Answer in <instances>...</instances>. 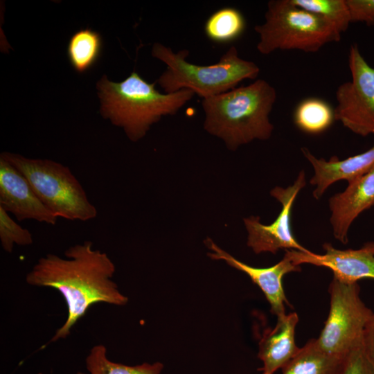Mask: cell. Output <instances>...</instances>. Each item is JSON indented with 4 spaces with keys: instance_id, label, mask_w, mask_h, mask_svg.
<instances>
[{
    "instance_id": "obj_1",
    "label": "cell",
    "mask_w": 374,
    "mask_h": 374,
    "mask_svg": "<svg viewBox=\"0 0 374 374\" xmlns=\"http://www.w3.org/2000/svg\"><path fill=\"white\" fill-rule=\"evenodd\" d=\"M65 258L53 253L40 258L26 274L28 284L58 291L66 301L67 317L51 339L66 338L91 306L98 303L125 305L128 298L112 279L116 267L108 255L84 241L69 247Z\"/></svg>"
},
{
    "instance_id": "obj_2",
    "label": "cell",
    "mask_w": 374,
    "mask_h": 374,
    "mask_svg": "<svg viewBox=\"0 0 374 374\" xmlns=\"http://www.w3.org/2000/svg\"><path fill=\"white\" fill-rule=\"evenodd\" d=\"M277 98L268 82L258 79L247 86L204 98V129L221 138L231 150L255 139L271 137L269 114Z\"/></svg>"
},
{
    "instance_id": "obj_3",
    "label": "cell",
    "mask_w": 374,
    "mask_h": 374,
    "mask_svg": "<svg viewBox=\"0 0 374 374\" xmlns=\"http://www.w3.org/2000/svg\"><path fill=\"white\" fill-rule=\"evenodd\" d=\"M98 89L102 115L123 127L133 141L143 138L162 116L176 114L195 94L190 89L161 93L155 89V82L148 83L136 71L121 82L104 75Z\"/></svg>"
},
{
    "instance_id": "obj_4",
    "label": "cell",
    "mask_w": 374,
    "mask_h": 374,
    "mask_svg": "<svg viewBox=\"0 0 374 374\" xmlns=\"http://www.w3.org/2000/svg\"><path fill=\"white\" fill-rule=\"evenodd\" d=\"M188 54L186 49L175 53L170 47L154 44L152 56L167 66L157 80L166 93L190 89L204 99L230 91L245 79H256L260 72L255 62L238 55L234 46L211 65L190 63L186 60Z\"/></svg>"
},
{
    "instance_id": "obj_5",
    "label": "cell",
    "mask_w": 374,
    "mask_h": 374,
    "mask_svg": "<svg viewBox=\"0 0 374 374\" xmlns=\"http://www.w3.org/2000/svg\"><path fill=\"white\" fill-rule=\"evenodd\" d=\"M259 35L257 50L268 55L277 50L316 53L328 43L341 39V34L318 15L291 0L267 3L265 22L255 26Z\"/></svg>"
},
{
    "instance_id": "obj_6",
    "label": "cell",
    "mask_w": 374,
    "mask_h": 374,
    "mask_svg": "<svg viewBox=\"0 0 374 374\" xmlns=\"http://www.w3.org/2000/svg\"><path fill=\"white\" fill-rule=\"evenodd\" d=\"M6 159L28 180L43 204L57 217L88 221L97 216L96 206L71 170L58 162L2 152Z\"/></svg>"
},
{
    "instance_id": "obj_7",
    "label": "cell",
    "mask_w": 374,
    "mask_h": 374,
    "mask_svg": "<svg viewBox=\"0 0 374 374\" xmlns=\"http://www.w3.org/2000/svg\"><path fill=\"white\" fill-rule=\"evenodd\" d=\"M328 291L329 314L316 340L324 352L344 357L361 344L364 329L374 312L362 301L357 283L347 284L333 278Z\"/></svg>"
},
{
    "instance_id": "obj_8",
    "label": "cell",
    "mask_w": 374,
    "mask_h": 374,
    "mask_svg": "<svg viewBox=\"0 0 374 374\" xmlns=\"http://www.w3.org/2000/svg\"><path fill=\"white\" fill-rule=\"evenodd\" d=\"M348 66L351 80L340 84L336 91L335 119L361 136L374 134V68L357 44L350 47Z\"/></svg>"
},
{
    "instance_id": "obj_9",
    "label": "cell",
    "mask_w": 374,
    "mask_h": 374,
    "mask_svg": "<svg viewBox=\"0 0 374 374\" xmlns=\"http://www.w3.org/2000/svg\"><path fill=\"white\" fill-rule=\"evenodd\" d=\"M305 184V174L301 170L292 185L287 188L276 186L271 190V195L282 205L278 216L271 224H262L259 217L252 216L244 220L248 233L247 245L254 253L275 254L283 249L308 250L296 240L291 229L292 208L296 196Z\"/></svg>"
},
{
    "instance_id": "obj_10",
    "label": "cell",
    "mask_w": 374,
    "mask_h": 374,
    "mask_svg": "<svg viewBox=\"0 0 374 374\" xmlns=\"http://www.w3.org/2000/svg\"><path fill=\"white\" fill-rule=\"evenodd\" d=\"M323 254L308 250H285L289 258L296 265L310 264L325 267L333 272V278L347 284L356 283L362 278L374 279V242L365 243L357 249L340 250L330 243L323 245Z\"/></svg>"
},
{
    "instance_id": "obj_11",
    "label": "cell",
    "mask_w": 374,
    "mask_h": 374,
    "mask_svg": "<svg viewBox=\"0 0 374 374\" xmlns=\"http://www.w3.org/2000/svg\"><path fill=\"white\" fill-rule=\"evenodd\" d=\"M0 206L22 222L33 220L51 225L57 217L43 204L26 178L0 157Z\"/></svg>"
},
{
    "instance_id": "obj_12",
    "label": "cell",
    "mask_w": 374,
    "mask_h": 374,
    "mask_svg": "<svg viewBox=\"0 0 374 374\" xmlns=\"http://www.w3.org/2000/svg\"><path fill=\"white\" fill-rule=\"evenodd\" d=\"M206 244L212 251L208 256L215 260H223L230 266L247 274L264 293L268 301L271 312L277 317L286 314L285 304L289 303L283 287V278L290 272L300 271V265H295L286 255L276 265L266 268L248 265L222 250L211 240ZM289 305V304H288Z\"/></svg>"
},
{
    "instance_id": "obj_13",
    "label": "cell",
    "mask_w": 374,
    "mask_h": 374,
    "mask_svg": "<svg viewBox=\"0 0 374 374\" xmlns=\"http://www.w3.org/2000/svg\"><path fill=\"white\" fill-rule=\"evenodd\" d=\"M374 206V170L348 182L347 188L329 199L330 222L335 238L346 244L351 224Z\"/></svg>"
},
{
    "instance_id": "obj_14",
    "label": "cell",
    "mask_w": 374,
    "mask_h": 374,
    "mask_svg": "<svg viewBox=\"0 0 374 374\" xmlns=\"http://www.w3.org/2000/svg\"><path fill=\"white\" fill-rule=\"evenodd\" d=\"M301 151L314 169V174L310 182L315 186L313 196L317 199L335 182L342 179L349 182L374 170V145L368 150L344 160L337 157H332L328 161L317 158L306 148H302Z\"/></svg>"
},
{
    "instance_id": "obj_15",
    "label": "cell",
    "mask_w": 374,
    "mask_h": 374,
    "mask_svg": "<svg viewBox=\"0 0 374 374\" xmlns=\"http://www.w3.org/2000/svg\"><path fill=\"white\" fill-rule=\"evenodd\" d=\"M299 322L296 312L277 317L275 327L265 331L259 341L258 357L262 362V374H274L284 368L300 350L295 341Z\"/></svg>"
},
{
    "instance_id": "obj_16",
    "label": "cell",
    "mask_w": 374,
    "mask_h": 374,
    "mask_svg": "<svg viewBox=\"0 0 374 374\" xmlns=\"http://www.w3.org/2000/svg\"><path fill=\"white\" fill-rule=\"evenodd\" d=\"M345 356L324 352L316 339H311L281 369L282 374H339Z\"/></svg>"
},
{
    "instance_id": "obj_17",
    "label": "cell",
    "mask_w": 374,
    "mask_h": 374,
    "mask_svg": "<svg viewBox=\"0 0 374 374\" xmlns=\"http://www.w3.org/2000/svg\"><path fill=\"white\" fill-rule=\"evenodd\" d=\"M246 29L243 14L233 7H223L213 12L204 26V34L211 42L226 44L239 39Z\"/></svg>"
},
{
    "instance_id": "obj_18",
    "label": "cell",
    "mask_w": 374,
    "mask_h": 374,
    "mask_svg": "<svg viewBox=\"0 0 374 374\" xmlns=\"http://www.w3.org/2000/svg\"><path fill=\"white\" fill-rule=\"evenodd\" d=\"M103 41L100 35L91 29H80L70 38L67 55L70 64L78 72L91 69L101 54Z\"/></svg>"
},
{
    "instance_id": "obj_19",
    "label": "cell",
    "mask_w": 374,
    "mask_h": 374,
    "mask_svg": "<svg viewBox=\"0 0 374 374\" xmlns=\"http://www.w3.org/2000/svg\"><path fill=\"white\" fill-rule=\"evenodd\" d=\"M335 110L325 100L308 98L301 101L294 112V122L304 132L319 134L330 127L335 121Z\"/></svg>"
},
{
    "instance_id": "obj_20",
    "label": "cell",
    "mask_w": 374,
    "mask_h": 374,
    "mask_svg": "<svg viewBox=\"0 0 374 374\" xmlns=\"http://www.w3.org/2000/svg\"><path fill=\"white\" fill-rule=\"evenodd\" d=\"M86 367L90 374H160L163 364L157 362L127 366L113 362L107 357L106 347L98 344L91 348L86 357Z\"/></svg>"
},
{
    "instance_id": "obj_21",
    "label": "cell",
    "mask_w": 374,
    "mask_h": 374,
    "mask_svg": "<svg viewBox=\"0 0 374 374\" xmlns=\"http://www.w3.org/2000/svg\"><path fill=\"white\" fill-rule=\"evenodd\" d=\"M334 26L341 34L346 31L351 23L346 0H291Z\"/></svg>"
},
{
    "instance_id": "obj_22",
    "label": "cell",
    "mask_w": 374,
    "mask_h": 374,
    "mask_svg": "<svg viewBox=\"0 0 374 374\" xmlns=\"http://www.w3.org/2000/svg\"><path fill=\"white\" fill-rule=\"evenodd\" d=\"M0 240L2 249L7 253H11L15 244L27 246L33 242L31 233L17 224L1 206Z\"/></svg>"
},
{
    "instance_id": "obj_23",
    "label": "cell",
    "mask_w": 374,
    "mask_h": 374,
    "mask_svg": "<svg viewBox=\"0 0 374 374\" xmlns=\"http://www.w3.org/2000/svg\"><path fill=\"white\" fill-rule=\"evenodd\" d=\"M339 374H374V364L362 342L346 355Z\"/></svg>"
},
{
    "instance_id": "obj_24",
    "label": "cell",
    "mask_w": 374,
    "mask_h": 374,
    "mask_svg": "<svg viewBox=\"0 0 374 374\" xmlns=\"http://www.w3.org/2000/svg\"><path fill=\"white\" fill-rule=\"evenodd\" d=\"M351 22L374 25V0H346Z\"/></svg>"
},
{
    "instance_id": "obj_25",
    "label": "cell",
    "mask_w": 374,
    "mask_h": 374,
    "mask_svg": "<svg viewBox=\"0 0 374 374\" xmlns=\"http://www.w3.org/2000/svg\"><path fill=\"white\" fill-rule=\"evenodd\" d=\"M362 344L367 355L374 364V312L364 329Z\"/></svg>"
},
{
    "instance_id": "obj_26",
    "label": "cell",
    "mask_w": 374,
    "mask_h": 374,
    "mask_svg": "<svg viewBox=\"0 0 374 374\" xmlns=\"http://www.w3.org/2000/svg\"><path fill=\"white\" fill-rule=\"evenodd\" d=\"M76 374H84V373H81V372H78V373H77Z\"/></svg>"
},
{
    "instance_id": "obj_27",
    "label": "cell",
    "mask_w": 374,
    "mask_h": 374,
    "mask_svg": "<svg viewBox=\"0 0 374 374\" xmlns=\"http://www.w3.org/2000/svg\"><path fill=\"white\" fill-rule=\"evenodd\" d=\"M39 374H42V373H39Z\"/></svg>"
}]
</instances>
